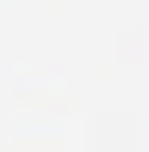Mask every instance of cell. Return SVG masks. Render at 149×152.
Returning <instances> with one entry per match:
<instances>
[]
</instances>
